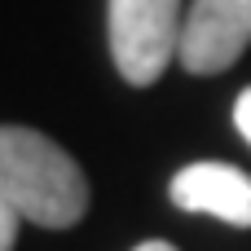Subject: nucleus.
Here are the masks:
<instances>
[{
	"mask_svg": "<svg viewBox=\"0 0 251 251\" xmlns=\"http://www.w3.org/2000/svg\"><path fill=\"white\" fill-rule=\"evenodd\" d=\"M0 199L40 229H71L88 212L84 168L44 132L0 128Z\"/></svg>",
	"mask_w": 251,
	"mask_h": 251,
	"instance_id": "obj_1",
	"label": "nucleus"
},
{
	"mask_svg": "<svg viewBox=\"0 0 251 251\" xmlns=\"http://www.w3.org/2000/svg\"><path fill=\"white\" fill-rule=\"evenodd\" d=\"M106 31H110V57L119 75L146 88V84H159L168 62L181 53L185 13H181V0H110Z\"/></svg>",
	"mask_w": 251,
	"mask_h": 251,
	"instance_id": "obj_2",
	"label": "nucleus"
},
{
	"mask_svg": "<svg viewBox=\"0 0 251 251\" xmlns=\"http://www.w3.org/2000/svg\"><path fill=\"white\" fill-rule=\"evenodd\" d=\"M251 44V0H190L176 62L194 75L234 66Z\"/></svg>",
	"mask_w": 251,
	"mask_h": 251,
	"instance_id": "obj_3",
	"label": "nucleus"
},
{
	"mask_svg": "<svg viewBox=\"0 0 251 251\" xmlns=\"http://www.w3.org/2000/svg\"><path fill=\"white\" fill-rule=\"evenodd\" d=\"M168 194L181 212H203L225 225L251 229V176L234 163H190L172 176Z\"/></svg>",
	"mask_w": 251,
	"mask_h": 251,
	"instance_id": "obj_4",
	"label": "nucleus"
},
{
	"mask_svg": "<svg viewBox=\"0 0 251 251\" xmlns=\"http://www.w3.org/2000/svg\"><path fill=\"white\" fill-rule=\"evenodd\" d=\"M18 221H22V216L0 199V251H13V247H18Z\"/></svg>",
	"mask_w": 251,
	"mask_h": 251,
	"instance_id": "obj_5",
	"label": "nucleus"
},
{
	"mask_svg": "<svg viewBox=\"0 0 251 251\" xmlns=\"http://www.w3.org/2000/svg\"><path fill=\"white\" fill-rule=\"evenodd\" d=\"M234 128L243 132V141L251 146V88H243L238 101H234Z\"/></svg>",
	"mask_w": 251,
	"mask_h": 251,
	"instance_id": "obj_6",
	"label": "nucleus"
},
{
	"mask_svg": "<svg viewBox=\"0 0 251 251\" xmlns=\"http://www.w3.org/2000/svg\"><path fill=\"white\" fill-rule=\"evenodd\" d=\"M132 251H176L172 243H163V238H146V243H137Z\"/></svg>",
	"mask_w": 251,
	"mask_h": 251,
	"instance_id": "obj_7",
	"label": "nucleus"
}]
</instances>
